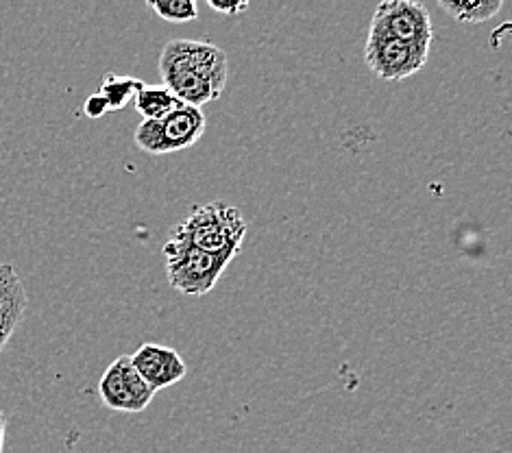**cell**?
<instances>
[{"instance_id": "cell-1", "label": "cell", "mask_w": 512, "mask_h": 453, "mask_svg": "<svg viewBox=\"0 0 512 453\" xmlns=\"http://www.w3.org/2000/svg\"><path fill=\"white\" fill-rule=\"evenodd\" d=\"M162 85L177 99L201 109L218 101L225 90L229 61L221 46L197 40H173L160 55Z\"/></svg>"}, {"instance_id": "cell-2", "label": "cell", "mask_w": 512, "mask_h": 453, "mask_svg": "<svg viewBox=\"0 0 512 453\" xmlns=\"http://www.w3.org/2000/svg\"><path fill=\"white\" fill-rule=\"evenodd\" d=\"M247 220L223 201L194 207L192 214L173 229V238L212 255H227L234 260L247 236Z\"/></svg>"}, {"instance_id": "cell-3", "label": "cell", "mask_w": 512, "mask_h": 453, "mask_svg": "<svg viewBox=\"0 0 512 453\" xmlns=\"http://www.w3.org/2000/svg\"><path fill=\"white\" fill-rule=\"evenodd\" d=\"M162 253L168 284L186 297H205L218 284L227 266L234 262L227 255H212L188 247L186 242L173 236L166 240Z\"/></svg>"}, {"instance_id": "cell-4", "label": "cell", "mask_w": 512, "mask_h": 453, "mask_svg": "<svg viewBox=\"0 0 512 453\" xmlns=\"http://www.w3.org/2000/svg\"><path fill=\"white\" fill-rule=\"evenodd\" d=\"M207 118L197 107L179 105L173 112L155 118L142 120L136 129L138 149L149 155H168L186 151L197 144L205 133Z\"/></svg>"}, {"instance_id": "cell-5", "label": "cell", "mask_w": 512, "mask_h": 453, "mask_svg": "<svg viewBox=\"0 0 512 453\" xmlns=\"http://www.w3.org/2000/svg\"><path fill=\"white\" fill-rule=\"evenodd\" d=\"M369 33L421 48H430L434 38L430 11L414 0H386L377 5Z\"/></svg>"}, {"instance_id": "cell-6", "label": "cell", "mask_w": 512, "mask_h": 453, "mask_svg": "<svg viewBox=\"0 0 512 453\" xmlns=\"http://www.w3.org/2000/svg\"><path fill=\"white\" fill-rule=\"evenodd\" d=\"M430 48L412 46L386 35L369 33L364 59L377 79L382 81H404L428 64Z\"/></svg>"}, {"instance_id": "cell-7", "label": "cell", "mask_w": 512, "mask_h": 453, "mask_svg": "<svg viewBox=\"0 0 512 453\" xmlns=\"http://www.w3.org/2000/svg\"><path fill=\"white\" fill-rule=\"evenodd\" d=\"M99 395L103 406L114 412H142L149 408L155 390L133 369L129 355H120L103 373Z\"/></svg>"}, {"instance_id": "cell-8", "label": "cell", "mask_w": 512, "mask_h": 453, "mask_svg": "<svg viewBox=\"0 0 512 453\" xmlns=\"http://www.w3.org/2000/svg\"><path fill=\"white\" fill-rule=\"evenodd\" d=\"M131 366L149 384L155 393L162 388L173 386L186 377V362L181 355L164 345L146 342L136 353L129 355Z\"/></svg>"}, {"instance_id": "cell-9", "label": "cell", "mask_w": 512, "mask_h": 453, "mask_svg": "<svg viewBox=\"0 0 512 453\" xmlns=\"http://www.w3.org/2000/svg\"><path fill=\"white\" fill-rule=\"evenodd\" d=\"M27 312V290L11 264H0V351L7 347Z\"/></svg>"}, {"instance_id": "cell-10", "label": "cell", "mask_w": 512, "mask_h": 453, "mask_svg": "<svg viewBox=\"0 0 512 453\" xmlns=\"http://www.w3.org/2000/svg\"><path fill=\"white\" fill-rule=\"evenodd\" d=\"M133 105L140 112L142 120H155L173 112L181 103L177 96L164 85H142L138 94L133 96Z\"/></svg>"}, {"instance_id": "cell-11", "label": "cell", "mask_w": 512, "mask_h": 453, "mask_svg": "<svg viewBox=\"0 0 512 453\" xmlns=\"http://www.w3.org/2000/svg\"><path fill=\"white\" fill-rule=\"evenodd\" d=\"M142 85H144L142 81L133 79V77H120V75H112V72H109V75L101 83L99 94L105 99L109 112H118V109L127 107L133 101V96L138 94Z\"/></svg>"}, {"instance_id": "cell-12", "label": "cell", "mask_w": 512, "mask_h": 453, "mask_svg": "<svg viewBox=\"0 0 512 453\" xmlns=\"http://www.w3.org/2000/svg\"><path fill=\"white\" fill-rule=\"evenodd\" d=\"M441 9L447 11V14L451 18H456L458 22L478 24L499 14L502 0H478V3H447V0H441Z\"/></svg>"}, {"instance_id": "cell-13", "label": "cell", "mask_w": 512, "mask_h": 453, "mask_svg": "<svg viewBox=\"0 0 512 453\" xmlns=\"http://www.w3.org/2000/svg\"><path fill=\"white\" fill-rule=\"evenodd\" d=\"M149 7L166 22H192L199 18V5L194 0H151Z\"/></svg>"}, {"instance_id": "cell-14", "label": "cell", "mask_w": 512, "mask_h": 453, "mask_svg": "<svg viewBox=\"0 0 512 453\" xmlns=\"http://www.w3.org/2000/svg\"><path fill=\"white\" fill-rule=\"evenodd\" d=\"M83 112H85V116H88V118L96 120V118L107 116L109 109H107V103H105L103 96L101 94H94V96H90L88 101H85Z\"/></svg>"}, {"instance_id": "cell-15", "label": "cell", "mask_w": 512, "mask_h": 453, "mask_svg": "<svg viewBox=\"0 0 512 453\" xmlns=\"http://www.w3.org/2000/svg\"><path fill=\"white\" fill-rule=\"evenodd\" d=\"M210 7L214 11H221V14H225V16H240V14H245V11L249 9V3L225 5V3H216V0H210Z\"/></svg>"}, {"instance_id": "cell-16", "label": "cell", "mask_w": 512, "mask_h": 453, "mask_svg": "<svg viewBox=\"0 0 512 453\" xmlns=\"http://www.w3.org/2000/svg\"><path fill=\"white\" fill-rule=\"evenodd\" d=\"M5 432H7V416L0 412V453L5 451Z\"/></svg>"}]
</instances>
